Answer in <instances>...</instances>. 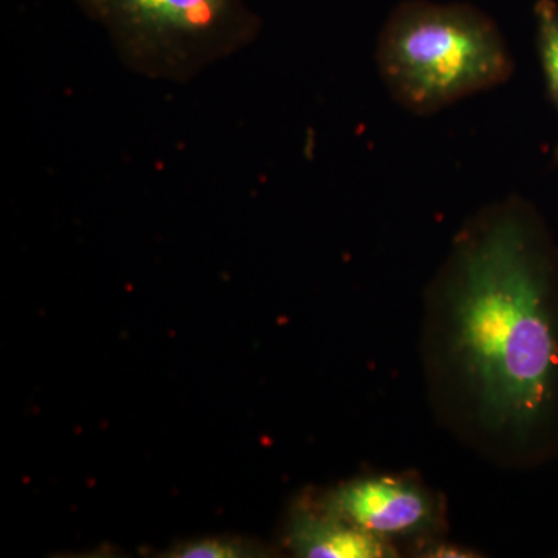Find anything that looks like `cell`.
Masks as SVG:
<instances>
[{
  "mask_svg": "<svg viewBox=\"0 0 558 558\" xmlns=\"http://www.w3.org/2000/svg\"><path fill=\"white\" fill-rule=\"evenodd\" d=\"M444 359L481 427L531 438L558 392V266L526 205L506 202L457 241L440 281Z\"/></svg>",
  "mask_w": 558,
  "mask_h": 558,
  "instance_id": "6da1fadb",
  "label": "cell"
},
{
  "mask_svg": "<svg viewBox=\"0 0 558 558\" xmlns=\"http://www.w3.org/2000/svg\"><path fill=\"white\" fill-rule=\"evenodd\" d=\"M376 61L391 97L414 116L495 89L513 72L497 22L465 2L398 3L381 27Z\"/></svg>",
  "mask_w": 558,
  "mask_h": 558,
  "instance_id": "7a4b0ae2",
  "label": "cell"
},
{
  "mask_svg": "<svg viewBox=\"0 0 558 558\" xmlns=\"http://www.w3.org/2000/svg\"><path fill=\"white\" fill-rule=\"evenodd\" d=\"M100 25L124 65L150 80L185 83L258 38L245 0H75Z\"/></svg>",
  "mask_w": 558,
  "mask_h": 558,
  "instance_id": "3957f363",
  "label": "cell"
},
{
  "mask_svg": "<svg viewBox=\"0 0 558 558\" xmlns=\"http://www.w3.org/2000/svg\"><path fill=\"white\" fill-rule=\"evenodd\" d=\"M319 508L374 537L428 539L438 531L442 509L435 495L413 480L366 476L330 492Z\"/></svg>",
  "mask_w": 558,
  "mask_h": 558,
  "instance_id": "277c9868",
  "label": "cell"
},
{
  "mask_svg": "<svg viewBox=\"0 0 558 558\" xmlns=\"http://www.w3.org/2000/svg\"><path fill=\"white\" fill-rule=\"evenodd\" d=\"M292 548L311 558H387L395 557V543L362 531L323 508L306 510L293 521Z\"/></svg>",
  "mask_w": 558,
  "mask_h": 558,
  "instance_id": "5b68a950",
  "label": "cell"
},
{
  "mask_svg": "<svg viewBox=\"0 0 558 558\" xmlns=\"http://www.w3.org/2000/svg\"><path fill=\"white\" fill-rule=\"evenodd\" d=\"M537 47L550 100L558 112V3L537 0L534 7Z\"/></svg>",
  "mask_w": 558,
  "mask_h": 558,
  "instance_id": "8992f818",
  "label": "cell"
},
{
  "mask_svg": "<svg viewBox=\"0 0 558 558\" xmlns=\"http://www.w3.org/2000/svg\"><path fill=\"white\" fill-rule=\"evenodd\" d=\"M241 548H238L233 543L227 542H207L194 543V545L185 546L179 550L178 557L185 558H223V557H240Z\"/></svg>",
  "mask_w": 558,
  "mask_h": 558,
  "instance_id": "52a82bcc",
  "label": "cell"
},
{
  "mask_svg": "<svg viewBox=\"0 0 558 558\" xmlns=\"http://www.w3.org/2000/svg\"><path fill=\"white\" fill-rule=\"evenodd\" d=\"M418 553H422L421 556L424 557H436V558H446V557H472L473 554H470L469 549L459 548L457 545H449V543L436 542V539H424L422 542L421 548H418Z\"/></svg>",
  "mask_w": 558,
  "mask_h": 558,
  "instance_id": "ba28073f",
  "label": "cell"
}]
</instances>
